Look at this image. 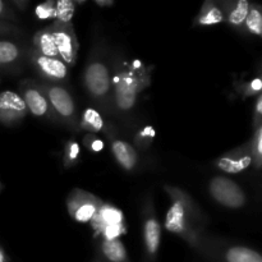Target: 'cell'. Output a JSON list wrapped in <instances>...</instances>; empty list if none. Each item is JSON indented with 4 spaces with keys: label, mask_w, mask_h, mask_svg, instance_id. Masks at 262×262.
Masks as SVG:
<instances>
[{
    "label": "cell",
    "mask_w": 262,
    "mask_h": 262,
    "mask_svg": "<svg viewBox=\"0 0 262 262\" xmlns=\"http://www.w3.org/2000/svg\"><path fill=\"white\" fill-rule=\"evenodd\" d=\"M150 84V69L146 68L142 61H119L112 76L113 101L118 112H130L137 104L138 95Z\"/></svg>",
    "instance_id": "1"
},
{
    "label": "cell",
    "mask_w": 262,
    "mask_h": 262,
    "mask_svg": "<svg viewBox=\"0 0 262 262\" xmlns=\"http://www.w3.org/2000/svg\"><path fill=\"white\" fill-rule=\"evenodd\" d=\"M165 191L171 197L173 202L165 216V229L173 234L182 237L192 246L199 242V235L193 228V206L191 200L179 189L165 186Z\"/></svg>",
    "instance_id": "2"
},
{
    "label": "cell",
    "mask_w": 262,
    "mask_h": 262,
    "mask_svg": "<svg viewBox=\"0 0 262 262\" xmlns=\"http://www.w3.org/2000/svg\"><path fill=\"white\" fill-rule=\"evenodd\" d=\"M83 84L90 96L97 104H107L112 100V74L101 59H92L84 68Z\"/></svg>",
    "instance_id": "3"
},
{
    "label": "cell",
    "mask_w": 262,
    "mask_h": 262,
    "mask_svg": "<svg viewBox=\"0 0 262 262\" xmlns=\"http://www.w3.org/2000/svg\"><path fill=\"white\" fill-rule=\"evenodd\" d=\"M48 96L49 104L53 110L54 117L60 122L66 123L68 127L77 129L78 128V117H77V107L71 92L63 86L54 83L41 84Z\"/></svg>",
    "instance_id": "4"
},
{
    "label": "cell",
    "mask_w": 262,
    "mask_h": 262,
    "mask_svg": "<svg viewBox=\"0 0 262 262\" xmlns=\"http://www.w3.org/2000/svg\"><path fill=\"white\" fill-rule=\"evenodd\" d=\"M58 50L59 59L67 67H73L78 58L79 43L72 23H59L54 20L53 25L49 26Z\"/></svg>",
    "instance_id": "5"
},
{
    "label": "cell",
    "mask_w": 262,
    "mask_h": 262,
    "mask_svg": "<svg viewBox=\"0 0 262 262\" xmlns=\"http://www.w3.org/2000/svg\"><path fill=\"white\" fill-rule=\"evenodd\" d=\"M101 204L102 201L99 197L79 188H74L67 197L68 214L72 219L82 224L91 223Z\"/></svg>",
    "instance_id": "6"
},
{
    "label": "cell",
    "mask_w": 262,
    "mask_h": 262,
    "mask_svg": "<svg viewBox=\"0 0 262 262\" xmlns=\"http://www.w3.org/2000/svg\"><path fill=\"white\" fill-rule=\"evenodd\" d=\"M209 191L212 199L217 204L223 205L229 209H241L246 205L245 191L241 188L237 182L227 178V177L217 176L210 181Z\"/></svg>",
    "instance_id": "7"
},
{
    "label": "cell",
    "mask_w": 262,
    "mask_h": 262,
    "mask_svg": "<svg viewBox=\"0 0 262 262\" xmlns=\"http://www.w3.org/2000/svg\"><path fill=\"white\" fill-rule=\"evenodd\" d=\"M19 95L22 96L30 114L36 118L53 119V110H51L48 96L41 84L35 83L32 81H23V83L20 84Z\"/></svg>",
    "instance_id": "8"
},
{
    "label": "cell",
    "mask_w": 262,
    "mask_h": 262,
    "mask_svg": "<svg viewBox=\"0 0 262 262\" xmlns=\"http://www.w3.org/2000/svg\"><path fill=\"white\" fill-rule=\"evenodd\" d=\"M28 115L27 106L19 92H0V123L8 127L17 125Z\"/></svg>",
    "instance_id": "9"
},
{
    "label": "cell",
    "mask_w": 262,
    "mask_h": 262,
    "mask_svg": "<svg viewBox=\"0 0 262 262\" xmlns=\"http://www.w3.org/2000/svg\"><path fill=\"white\" fill-rule=\"evenodd\" d=\"M31 63L48 83L58 84L69 78V68L60 59L48 58L33 50L31 53Z\"/></svg>",
    "instance_id": "10"
},
{
    "label": "cell",
    "mask_w": 262,
    "mask_h": 262,
    "mask_svg": "<svg viewBox=\"0 0 262 262\" xmlns=\"http://www.w3.org/2000/svg\"><path fill=\"white\" fill-rule=\"evenodd\" d=\"M253 164L250 142L229 151L215 161V166L227 174H238L245 171Z\"/></svg>",
    "instance_id": "11"
},
{
    "label": "cell",
    "mask_w": 262,
    "mask_h": 262,
    "mask_svg": "<svg viewBox=\"0 0 262 262\" xmlns=\"http://www.w3.org/2000/svg\"><path fill=\"white\" fill-rule=\"evenodd\" d=\"M143 242L148 257H155L161 243V225L152 206H147L143 217Z\"/></svg>",
    "instance_id": "12"
},
{
    "label": "cell",
    "mask_w": 262,
    "mask_h": 262,
    "mask_svg": "<svg viewBox=\"0 0 262 262\" xmlns=\"http://www.w3.org/2000/svg\"><path fill=\"white\" fill-rule=\"evenodd\" d=\"M90 224H91L95 234L99 237L100 232L105 228L115 224H124V215H123L122 210L118 209L114 205L102 202Z\"/></svg>",
    "instance_id": "13"
},
{
    "label": "cell",
    "mask_w": 262,
    "mask_h": 262,
    "mask_svg": "<svg viewBox=\"0 0 262 262\" xmlns=\"http://www.w3.org/2000/svg\"><path fill=\"white\" fill-rule=\"evenodd\" d=\"M112 152L120 168L132 171L137 166L138 156L130 143L122 140H112Z\"/></svg>",
    "instance_id": "14"
},
{
    "label": "cell",
    "mask_w": 262,
    "mask_h": 262,
    "mask_svg": "<svg viewBox=\"0 0 262 262\" xmlns=\"http://www.w3.org/2000/svg\"><path fill=\"white\" fill-rule=\"evenodd\" d=\"M224 7L225 8H222V9L224 12L225 20L235 28L243 27L248 12H250L251 3L247 0H238L234 3L228 2L224 3Z\"/></svg>",
    "instance_id": "15"
},
{
    "label": "cell",
    "mask_w": 262,
    "mask_h": 262,
    "mask_svg": "<svg viewBox=\"0 0 262 262\" xmlns=\"http://www.w3.org/2000/svg\"><path fill=\"white\" fill-rule=\"evenodd\" d=\"M223 22H225V15L222 8L212 0H206L194 19V26H214Z\"/></svg>",
    "instance_id": "16"
},
{
    "label": "cell",
    "mask_w": 262,
    "mask_h": 262,
    "mask_svg": "<svg viewBox=\"0 0 262 262\" xmlns=\"http://www.w3.org/2000/svg\"><path fill=\"white\" fill-rule=\"evenodd\" d=\"M33 50L37 51L41 55H45L48 58L59 59L58 50H56L55 42H54L53 35H51L50 27H45L42 30L37 31L33 35Z\"/></svg>",
    "instance_id": "17"
},
{
    "label": "cell",
    "mask_w": 262,
    "mask_h": 262,
    "mask_svg": "<svg viewBox=\"0 0 262 262\" xmlns=\"http://www.w3.org/2000/svg\"><path fill=\"white\" fill-rule=\"evenodd\" d=\"M78 128L86 130L87 133H91V135H96V133L104 130L105 123L101 114L97 110L89 107L82 113L81 120L78 122Z\"/></svg>",
    "instance_id": "18"
},
{
    "label": "cell",
    "mask_w": 262,
    "mask_h": 262,
    "mask_svg": "<svg viewBox=\"0 0 262 262\" xmlns=\"http://www.w3.org/2000/svg\"><path fill=\"white\" fill-rule=\"evenodd\" d=\"M22 56L19 45L13 41L0 40V68H8L17 63Z\"/></svg>",
    "instance_id": "19"
},
{
    "label": "cell",
    "mask_w": 262,
    "mask_h": 262,
    "mask_svg": "<svg viewBox=\"0 0 262 262\" xmlns=\"http://www.w3.org/2000/svg\"><path fill=\"white\" fill-rule=\"evenodd\" d=\"M228 262H262V257L258 252L243 246L230 247L225 253Z\"/></svg>",
    "instance_id": "20"
},
{
    "label": "cell",
    "mask_w": 262,
    "mask_h": 262,
    "mask_svg": "<svg viewBox=\"0 0 262 262\" xmlns=\"http://www.w3.org/2000/svg\"><path fill=\"white\" fill-rule=\"evenodd\" d=\"M101 252L112 262H127V251L119 239L101 241Z\"/></svg>",
    "instance_id": "21"
},
{
    "label": "cell",
    "mask_w": 262,
    "mask_h": 262,
    "mask_svg": "<svg viewBox=\"0 0 262 262\" xmlns=\"http://www.w3.org/2000/svg\"><path fill=\"white\" fill-rule=\"evenodd\" d=\"M243 26L251 35L258 36V37L262 35V13L258 5L251 4L250 12H248Z\"/></svg>",
    "instance_id": "22"
},
{
    "label": "cell",
    "mask_w": 262,
    "mask_h": 262,
    "mask_svg": "<svg viewBox=\"0 0 262 262\" xmlns=\"http://www.w3.org/2000/svg\"><path fill=\"white\" fill-rule=\"evenodd\" d=\"M76 10V4L72 0H58L55 2V18L59 23H72V18Z\"/></svg>",
    "instance_id": "23"
},
{
    "label": "cell",
    "mask_w": 262,
    "mask_h": 262,
    "mask_svg": "<svg viewBox=\"0 0 262 262\" xmlns=\"http://www.w3.org/2000/svg\"><path fill=\"white\" fill-rule=\"evenodd\" d=\"M81 159V147L76 140H69L64 146L63 164L66 168H72L76 165Z\"/></svg>",
    "instance_id": "24"
},
{
    "label": "cell",
    "mask_w": 262,
    "mask_h": 262,
    "mask_svg": "<svg viewBox=\"0 0 262 262\" xmlns=\"http://www.w3.org/2000/svg\"><path fill=\"white\" fill-rule=\"evenodd\" d=\"M250 146L251 152H252L253 166L256 168V170H260L262 164V125L255 128V133L251 138Z\"/></svg>",
    "instance_id": "25"
},
{
    "label": "cell",
    "mask_w": 262,
    "mask_h": 262,
    "mask_svg": "<svg viewBox=\"0 0 262 262\" xmlns=\"http://www.w3.org/2000/svg\"><path fill=\"white\" fill-rule=\"evenodd\" d=\"M155 136H156V132L155 129H154V127H151V125H146V127H143L142 129H140L137 133H136L135 136L136 146L142 148V150L148 148L151 143H152Z\"/></svg>",
    "instance_id": "26"
},
{
    "label": "cell",
    "mask_w": 262,
    "mask_h": 262,
    "mask_svg": "<svg viewBox=\"0 0 262 262\" xmlns=\"http://www.w3.org/2000/svg\"><path fill=\"white\" fill-rule=\"evenodd\" d=\"M35 15L40 20L54 19L55 18V2L48 0V2L38 4L35 8Z\"/></svg>",
    "instance_id": "27"
},
{
    "label": "cell",
    "mask_w": 262,
    "mask_h": 262,
    "mask_svg": "<svg viewBox=\"0 0 262 262\" xmlns=\"http://www.w3.org/2000/svg\"><path fill=\"white\" fill-rule=\"evenodd\" d=\"M83 145L90 152L99 154L104 150V142H102V140H100L96 135H91V133H87L83 137Z\"/></svg>",
    "instance_id": "28"
},
{
    "label": "cell",
    "mask_w": 262,
    "mask_h": 262,
    "mask_svg": "<svg viewBox=\"0 0 262 262\" xmlns=\"http://www.w3.org/2000/svg\"><path fill=\"white\" fill-rule=\"evenodd\" d=\"M262 89V81L260 77H256L255 79L250 82L245 89V96H255V95H260Z\"/></svg>",
    "instance_id": "29"
},
{
    "label": "cell",
    "mask_w": 262,
    "mask_h": 262,
    "mask_svg": "<svg viewBox=\"0 0 262 262\" xmlns=\"http://www.w3.org/2000/svg\"><path fill=\"white\" fill-rule=\"evenodd\" d=\"M0 19L15 20V14L13 13V10L2 0H0Z\"/></svg>",
    "instance_id": "30"
},
{
    "label": "cell",
    "mask_w": 262,
    "mask_h": 262,
    "mask_svg": "<svg viewBox=\"0 0 262 262\" xmlns=\"http://www.w3.org/2000/svg\"><path fill=\"white\" fill-rule=\"evenodd\" d=\"M261 115H262V96L261 94L257 95V100H256V106H255V119H253V124L255 128L261 125Z\"/></svg>",
    "instance_id": "31"
},
{
    "label": "cell",
    "mask_w": 262,
    "mask_h": 262,
    "mask_svg": "<svg viewBox=\"0 0 262 262\" xmlns=\"http://www.w3.org/2000/svg\"><path fill=\"white\" fill-rule=\"evenodd\" d=\"M18 30L15 27H13L12 25H8L4 20H0V35H13V33H17Z\"/></svg>",
    "instance_id": "32"
},
{
    "label": "cell",
    "mask_w": 262,
    "mask_h": 262,
    "mask_svg": "<svg viewBox=\"0 0 262 262\" xmlns=\"http://www.w3.org/2000/svg\"><path fill=\"white\" fill-rule=\"evenodd\" d=\"M95 4L99 5V7L106 8V7H113L114 5V2L113 0H95Z\"/></svg>",
    "instance_id": "33"
},
{
    "label": "cell",
    "mask_w": 262,
    "mask_h": 262,
    "mask_svg": "<svg viewBox=\"0 0 262 262\" xmlns=\"http://www.w3.org/2000/svg\"><path fill=\"white\" fill-rule=\"evenodd\" d=\"M12 4L15 5V7L19 8L20 10H25L26 7H27V5H28V3L27 2H19V0H13Z\"/></svg>",
    "instance_id": "34"
},
{
    "label": "cell",
    "mask_w": 262,
    "mask_h": 262,
    "mask_svg": "<svg viewBox=\"0 0 262 262\" xmlns=\"http://www.w3.org/2000/svg\"><path fill=\"white\" fill-rule=\"evenodd\" d=\"M0 262H7V256H5L4 251L2 250V247H0Z\"/></svg>",
    "instance_id": "35"
},
{
    "label": "cell",
    "mask_w": 262,
    "mask_h": 262,
    "mask_svg": "<svg viewBox=\"0 0 262 262\" xmlns=\"http://www.w3.org/2000/svg\"><path fill=\"white\" fill-rule=\"evenodd\" d=\"M2 189H3V184H2V182H0V192H2Z\"/></svg>",
    "instance_id": "36"
}]
</instances>
